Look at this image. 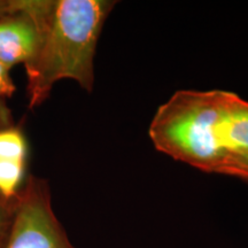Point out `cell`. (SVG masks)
<instances>
[{"instance_id": "obj_2", "label": "cell", "mask_w": 248, "mask_h": 248, "mask_svg": "<svg viewBox=\"0 0 248 248\" xmlns=\"http://www.w3.org/2000/svg\"><path fill=\"white\" fill-rule=\"evenodd\" d=\"M191 166L248 182V101L233 92L202 91Z\"/></svg>"}, {"instance_id": "obj_6", "label": "cell", "mask_w": 248, "mask_h": 248, "mask_svg": "<svg viewBox=\"0 0 248 248\" xmlns=\"http://www.w3.org/2000/svg\"><path fill=\"white\" fill-rule=\"evenodd\" d=\"M14 212V200L5 201L0 199V248L4 247L7 240L9 229Z\"/></svg>"}, {"instance_id": "obj_1", "label": "cell", "mask_w": 248, "mask_h": 248, "mask_svg": "<svg viewBox=\"0 0 248 248\" xmlns=\"http://www.w3.org/2000/svg\"><path fill=\"white\" fill-rule=\"evenodd\" d=\"M114 5L109 0H21L37 31L35 52L24 64L29 108L47 100L62 79L92 91L98 39Z\"/></svg>"}, {"instance_id": "obj_8", "label": "cell", "mask_w": 248, "mask_h": 248, "mask_svg": "<svg viewBox=\"0 0 248 248\" xmlns=\"http://www.w3.org/2000/svg\"><path fill=\"white\" fill-rule=\"evenodd\" d=\"M20 9V0H0V18L14 14Z\"/></svg>"}, {"instance_id": "obj_4", "label": "cell", "mask_w": 248, "mask_h": 248, "mask_svg": "<svg viewBox=\"0 0 248 248\" xmlns=\"http://www.w3.org/2000/svg\"><path fill=\"white\" fill-rule=\"evenodd\" d=\"M37 44V31L31 17L21 8L0 18V62L9 69L26 64L32 58Z\"/></svg>"}, {"instance_id": "obj_9", "label": "cell", "mask_w": 248, "mask_h": 248, "mask_svg": "<svg viewBox=\"0 0 248 248\" xmlns=\"http://www.w3.org/2000/svg\"><path fill=\"white\" fill-rule=\"evenodd\" d=\"M11 125V116H9V111L7 108L0 105V130L8 128Z\"/></svg>"}, {"instance_id": "obj_5", "label": "cell", "mask_w": 248, "mask_h": 248, "mask_svg": "<svg viewBox=\"0 0 248 248\" xmlns=\"http://www.w3.org/2000/svg\"><path fill=\"white\" fill-rule=\"evenodd\" d=\"M27 161L0 157V199L12 201L24 184Z\"/></svg>"}, {"instance_id": "obj_3", "label": "cell", "mask_w": 248, "mask_h": 248, "mask_svg": "<svg viewBox=\"0 0 248 248\" xmlns=\"http://www.w3.org/2000/svg\"><path fill=\"white\" fill-rule=\"evenodd\" d=\"M2 248H75L52 208L47 182L29 176L14 199L7 240Z\"/></svg>"}, {"instance_id": "obj_7", "label": "cell", "mask_w": 248, "mask_h": 248, "mask_svg": "<svg viewBox=\"0 0 248 248\" xmlns=\"http://www.w3.org/2000/svg\"><path fill=\"white\" fill-rule=\"evenodd\" d=\"M11 69L0 62V98H11L16 91L13 79H12Z\"/></svg>"}]
</instances>
